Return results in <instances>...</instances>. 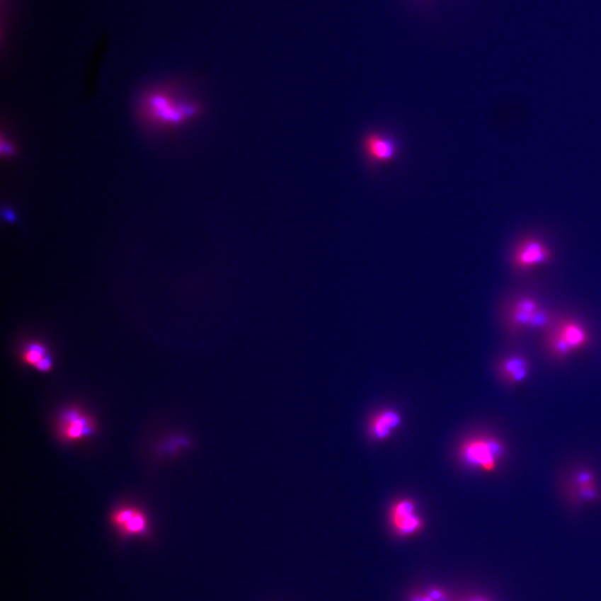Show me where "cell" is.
Returning <instances> with one entry per match:
<instances>
[{
	"instance_id": "obj_1",
	"label": "cell",
	"mask_w": 601,
	"mask_h": 601,
	"mask_svg": "<svg viewBox=\"0 0 601 601\" xmlns=\"http://www.w3.org/2000/svg\"><path fill=\"white\" fill-rule=\"evenodd\" d=\"M143 113L149 121L161 127L183 125L199 113V107L169 91H155L143 102Z\"/></svg>"
},
{
	"instance_id": "obj_2",
	"label": "cell",
	"mask_w": 601,
	"mask_h": 601,
	"mask_svg": "<svg viewBox=\"0 0 601 601\" xmlns=\"http://www.w3.org/2000/svg\"><path fill=\"white\" fill-rule=\"evenodd\" d=\"M504 445L493 437H476L466 441L461 448V459L466 464L492 472L504 454Z\"/></svg>"
},
{
	"instance_id": "obj_3",
	"label": "cell",
	"mask_w": 601,
	"mask_h": 601,
	"mask_svg": "<svg viewBox=\"0 0 601 601\" xmlns=\"http://www.w3.org/2000/svg\"><path fill=\"white\" fill-rule=\"evenodd\" d=\"M552 259V251L546 244L537 237L529 236L515 245L511 255V265L515 271L524 272L547 264Z\"/></svg>"
},
{
	"instance_id": "obj_4",
	"label": "cell",
	"mask_w": 601,
	"mask_h": 601,
	"mask_svg": "<svg viewBox=\"0 0 601 601\" xmlns=\"http://www.w3.org/2000/svg\"><path fill=\"white\" fill-rule=\"evenodd\" d=\"M95 430V422L81 409H67L59 418V433L64 441H80L92 435Z\"/></svg>"
},
{
	"instance_id": "obj_5",
	"label": "cell",
	"mask_w": 601,
	"mask_h": 601,
	"mask_svg": "<svg viewBox=\"0 0 601 601\" xmlns=\"http://www.w3.org/2000/svg\"><path fill=\"white\" fill-rule=\"evenodd\" d=\"M110 521L114 527L125 537H142L148 532L147 517L136 508H119L111 515Z\"/></svg>"
},
{
	"instance_id": "obj_6",
	"label": "cell",
	"mask_w": 601,
	"mask_h": 601,
	"mask_svg": "<svg viewBox=\"0 0 601 601\" xmlns=\"http://www.w3.org/2000/svg\"><path fill=\"white\" fill-rule=\"evenodd\" d=\"M539 302L533 297L523 296L516 298L505 311V326L511 335H516L528 328L531 316L540 309Z\"/></svg>"
},
{
	"instance_id": "obj_7",
	"label": "cell",
	"mask_w": 601,
	"mask_h": 601,
	"mask_svg": "<svg viewBox=\"0 0 601 601\" xmlns=\"http://www.w3.org/2000/svg\"><path fill=\"white\" fill-rule=\"evenodd\" d=\"M389 519L395 532L401 537H409L418 532L423 522L416 513L414 503L408 500L396 502L390 511Z\"/></svg>"
},
{
	"instance_id": "obj_8",
	"label": "cell",
	"mask_w": 601,
	"mask_h": 601,
	"mask_svg": "<svg viewBox=\"0 0 601 601\" xmlns=\"http://www.w3.org/2000/svg\"><path fill=\"white\" fill-rule=\"evenodd\" d=\"M363 152L372 165L384 164L394 160L398 147L393 139L379 132L367 134L362 142Z\"/></svg>"
},
{
	"instance_id": "obj_9",
	"label": "cell",
	"mask_w": 601,
	"mask_h": 601,
	"mask_svg": "<svg viewBox=\"0 0 601 601\" xmlns=\"http://www.w3.org/2000/svg\"><path fill=\"white\" fill-rule=\"evenodd\" d=\"M496 370L498 375L507 384H519L527 379L530 362L523 354L512 353L497 362Z\"/></svg>"
},
{
	"instance_id": "obj_10",
	"label": "cell",
	"mask_w": 601,
	"mask_h": 601,
	"mask_svg": "<svg viewBox=\"0 0 601 601\" xmlns=\"http://www.w3.org/2000/svg\"><path fill=\"white\" fill-rule=\"evenodd\" d=\"M554 328L574 351L586 347L590 341L588 333L583 326L571 319H557Z\"/></svg>"
},
{
	"instance_id": "obj_11",
	"label": "cell",
	"mask_w": 601,
	"mask_h": 601,
	"mask_svg": "<svg viewBox=\"0 0 601 601\" xmlns=\"http://www.w3.org/2000/svg\"><path fill=\"white\" fill-rule=\"evenodd\" d=\"M401 417L393 410H385L372 418L370 432L377 440H384L389 437L392 431L401 425Z\"/></svg>"
},
{
	"instance_id": "obj_12",
	"label": "cell",
	"mask_w": 601,
	"mask_h": 601,
	"mask_svg": "<svg viewBox=\"0 0 601 601\" xmlns=\"http://www.w3.org/2000/svg\"><path fill=\"white\" fill-rule=\"evenodd\" d=\"M544 343L549 354L556 360H565L574 352L570 344L558 333L554 325L551 328L545 331Z\"/></svg>"
},
{
	"instance_id": "obj_13",
	"label": "cell",
	"mask_w": 601,
	"mask_h": 601,
	"mask_svg": "<svg viewBox=\"0 0 601 601\" xmlns=\"http://www.w3.org/2000/svg\"><path fill=\"white\" fill-rule=\"evenodd\" d=\"M556 319L551 311L540 307L534 314L531 316L528 328L532 330H543L545 331L551 328L554 324L556 323Z\"/></svg>"
},
{
	"instance_id": "obj_14",
	"label": "cell",
	"mask_w": 601,
	"mask_h": 601,
	"mask_svg": "<svg viewBox=\"0 0 601 601\" xmlns=\"http://www.w3.org/2000/svg\"><path fill=\"white\" fill-rule=\"evenodd\" d=\"M47 350L43 345L33 343L27 345L23 353V360L30 365L36 366L38 363L47 357Z\"/></svg>"
},
{
	"instance_id": "obj_15",
	"label": "cell",
	"mask_w": 601,
	"mask_h": 601,
	"mask_svg": "<svg viewBox=\"0 0 601 601\" xmlns=\"http://www.w3.org/2000/svg\"><path fill=\"white\" fill-rule=\"evenodd\" d=\"M575 486L576 488L595 486V475L589 470L580 469L575 474Z\"/></svg>"
},
{
	"instance_id": "obj_16",
	"label": "cell",
	"mask_w": 601,
	"mask_h": 601,
	"mask_svg": "<svg viewBox=\"0 0 601 601\" xmlns=\"http://www.w3.org/2000/svg\"><path fill=\"white\" fill-rule=\"evenodd\" d=\"M577 495L584 501H595L597 500L599 493L595 486L577 488Z\"/></svg>"
},
{
	"instance_id": "obj_17",
	"label": "cell",
	"mask_w": 601,
	"mask_h": 601,
	"mask_svg": "<svg viewBox=\"0 0 601 601\" xmlns=\"http://www.w3.org/2000/svg\"><path fill=\"white\" fill-rule=\"evenodd\" d=\"M428 595L435 601H446L447 596L442 590L433 589L428 593Z\"/></svg>"
},
{
	"instance_id": "obj_18",
	"label": "cell",
	"mask_w": 601,
	"mask_h": 601,
	"mask_svg": "<svg viewBox=\"0 0 601 601\" xmlns=\"http://www.w3.org/2000/svg\"><path fill=\"white\" fill-rule=\"evenodd\" d=\"M410 601H435L428 594L427 595H413Z\"/></svg>"
},
{
	"instance_id": "obj_19",
	"label": "cell",
	"mask_w": 601,
	"mask_h": 601,
	"mask_svg": "<svg viewBox=\"0 0 601 601\" xmlns=\"http://www.w3.org/2000/svg\"><path fill=\"white\" fill-rule=\"evenodd\" d=\"M467 601H491V600H489L486 598H483V597H475V598H473V599H470Z\"/></svg>"
}]
</instances>
